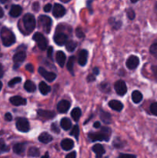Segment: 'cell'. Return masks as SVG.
Returning a JSON list of instances; mask_svg holds the SVG:
<instances>
[{"mask_svg": "<svg viewBox=\"0 0 157 158\" xmlns=\"http://www.w3.org/2000/svg\"><path fill=\"white\" fill-rule=\"evenodd\" d=\"M22 12V9L21 6H18V5H12L10 11H9V15L12 17L16 18L21 15Z\"/></svg>", "mask_w": 157, "mask_h": 158, "instance_id": "cell-17", "label": "cell"}, {"mask_svg": "<svg viewBox=\"0 0 157 158\" xmlns=\"http://www.w3.org/2000/svg\"><path fill=\"white\" fill-rule=\"evenodd\" d=\"M149 52L153 56L157 58V41H155V43L151 45L150 48H149Z\"/></svg>", "mask_w": 157, "mask_h": 158, "instance_id": "cell-34", "label": "cell"}, {"mask_svg": "<svg viewBox=\"0 0 157 158\" xmlns=\"http://www.w3.org/2000/svg\"><path fill=\"white\" fill-rule=\"evenodd\" d=\"M2 41L5 46H10L13 45L15 42V36L13 32L9 29L3 27L0 32Z\"/></svg>", "mask_w": 157, "mask_h": 158, "instance_id": "cell-2", "label": "cell"}, {"mask_svg": "<svg viewBox=\"0 0 157 158\" xmlns=\"http://www.w3.org/2000/svg\"><path fill=\"white\" fill-rule=\"evenodd\" d=\"M71 0H61V2H65V3H66V2H70Z\"/></svg>", "mask_w": 157, "mask_h": 158, "instance_id": "cell-57", "label": "cell"}, {"mask_svg": "<svg viewBox=\"0 0 157 158\" xmlns=\"http://www.w3.org/2000/svg\"><path fill=\"white\" fill-rule=\"evenodd\" d=\"M139 64V59L136 56L132 55L127 59L126 61V66L129 69H136L137 66Z\"/></svg>", "mask_w": 157, "mask_h": 158, "instance_id": "cell-9", "label": "cell"}, {"mask_svg": "<svg viewBox=\"0 0 157 158\" xmlns=\"http://www.w3.org/2000/svg\"><path fill=\"white\" fill-rule=\"evenodd\" d=\"M51 130H52V132L55 133V134H59L60 129L58 126L56 125V123H52L51 125Z\"/></svg>", "mask_w": 157, "mask_h": 158, "instance_id": "cell-40", "label": "cell"}, {"mask_svg": "<svg viewBox=\"0 0 157 158\" xmlns=\"http://www.w3.org/2000/svg\"><path fill=\"white\" fill-rule=\"evenodd\" d=\"M61 147L64 151H70L73 148L74 142L71 139H64V140H62Z\"/></svg>", "mask_w": 157, "mask_h": 158, "instance_id": "cell-19", "label": "cell"}, {"mask_svg": "<svg viewBox=\"0 0 157 158\" xmlns=\"http://www.w3.org/2000/svg\"><path fill=\"white\" fill-rule=\"evenodd\" d=\"M52 52H53V49H52V46H49L48 48V50H47V55L49 58H50L51 60H52Z\"/></svg>", "mask_w": 157, "mask_h": 158, "instance_id": "cell-43", "label": "cell"}, {"mask_svg": "<svg viewBox=\"0 0 157 158\" xmlns=\"http://www.w3.org/2000/svg\"><path fill=\"white\" fill-rule=\"evenodd\" d=\"M33 40H35L38 44V48L41 50H45L47 48V40H46V37L40 32H35L32 36Z\"/></svg>", "mask_w": 157, "mask_h": 158, "instance_id": "cell-5", "label": "cell"}, {"mask_svg": "<svg viewBox=\"0 0 157 158\" xmlns=\"http://www.w3.org/2000/svg\"><path fill=\"white\" fill-rule=\"evenodd\" d=\"M32 9H33L34 11H35V12H38V9H39V4H38V2H34L33 5H32Z\"/></svg>", "mask_w": 157, "mask_h": 158, "instance_id": "cell-44", "label": "cell"}, {"mask_svg": "<svg viewBox=\"0 0 157 158\" xmlns=\"http://www.w3.org/2000/svg\"><path fill=\"white\" fill-rule=\"evenodd\" d=\"M155 12L157 13V2L155 3Z\"/></svg>", "mask_w": 157, "mask_h": 158, "instance_id": "cell-58", "label": "cell"}, {"mask_svg": "<svg viewBox=\"0 0 157 158\" xmlns=\"http://www.w3.org/2000/svg\"><path fill=\"white\" fill-rule=\"evenodd\" d=\"M75 35H76V36L78 37V38H83V37L85 36V34L84 32H83V31L82 30L81 28H77L76 30H75Z\"/></svg>", "mask_w": 157, "mask_h": 158, "instance_id": "cell-38", "label": "cell"}, {"mask_svg": "<svg viewBox=\"0 0 157 158\" xmlns=\"http://www.w3.org/2000/svg\"><path fill=\"white\" fill-rule=\"evenodd\" d=\"M22 22L25 29L27 31V32L30 33V32H32L34 30L35 27V19L33 15L30 13L26 14L23 16Z\"/></svg>", "mask_w": 157, "mask_h": 158, "instance_id": "cell-3", "label": "cell"}, {"mask_svg": "<svg viewBox=\"0 0 157 158\" xmlns=\"http://www.w3.org/2000/svg\"><path fill=\"white\" fill-rule=\"evenodd\" d=\"M75 56H70L69 57V60L67 62V64H66V66H67V69L69 72L71 73V74L73 75V66H74V63H75Z\"/></svg>", "mask_w": 157, "mask_h": 158, "instance_id": "cell-30", "label": "cell"}, {"mask_svg": "<svg viewBox=\"0 0 157 158\" xmlns=\"http://www.w3.org/2000/svg\"><path fill=\"white\" fill-rule=\"evenodd\" d=\"M5 119H6V120H7V121H11V120H12V114H9V113L6 114V115H5Z\"/></svg>", "mask_w": 157, "mask_h": 158, "instance_id": "cell-49", "label": "cell"}, {"mask_svg": "<svg viewBox=\"0 0 157 158\" xmlns=\"http://www.w3.org/2000/svg\"><path fill=\"white\" fill-rule=\"evenodd\" d=\"M37 114L42 118L46 119V120H51L54 118L55 116V113L51 110H38Z\"/></svg>", "mask_w": 157, "mask_h": 158, "instance_id": "cell-13", "label": "cell"}, {"mask_svg": "<svg viewBox=\"0 0 157 158\" xmlns=\"http://www.w3.org/2000/svg\"><path fill=\"white\" fill-rule=\"evenodd\" d=\"M70 108V103L67 100H61L57 105V110L60 114H65L67 112Z\"/></svg>", "mask_w": 157, "mask_h": 158, "instance_id": "cell-14", "label": "cell"}, {"mask_svg": "<svg viewBox=\"0 0 157 158\" xmlns=\"http://www.w3.org/2000/svg\"><path fill=\"white\" fill-rule=\"evenodd\" d=\"M40 154L39 150L36 148H30L29 149V151H28V156L29 157H38Z\"/></svg>", "mask_w": 157, "mask_h": 158, "instance_id": "cell-32", "label": "cell"}, {"mask_svg": "<svg viewBox=\"0 0 157 158\" xmlns=\"http://www.w3.org/2000/svg\"><path fill=\"white\" fill-rule=\"evenodd\" d=\"M9 148L6 144L3 139H0V151H9Z\"/></svg>", "mask_w": 157, "mask_h": 158, "instance_id": "cell-36", "label": "cell"}, {"mask_svg": "<svg viewBox=\"0 0 157 158\" xmlns=\"http://www.w3.org/2000/svg\"><path fill=\"white\" fill-rule=\"evenodd\" d=\"M109 106L113 110L115 111H121L123 109V104L119 100H112L111 101L109 102Z\"/></svg>", "mask_w": 157, "mask_h": 158, "instance_id": "cell-18", "label": "cell"}, {"mask_svg": "<svg viewBox=\"0 0 157 158\" xmlns=\"http://www.w3.org/2000/svg\"><path fill=\"white\" fill-rule=\"evenodd\" d=\"M38 140L43 143H50V142L52 141V136H51L50 134H48V133L43 132L38 136Z\"/></svg>", "mask_w": 157, "mask_h": 158, "instance_id": "cell-22", "label": "cell"}, {"mask_svg": "<svg viewBox=\"0 0 157 158\" xmlns=\"http://www.w3.org/2000/svg\"><path fill=\"white\" fill-rule=\"evenodd\" d=\"M127 16L129 17V19H131V20L134 19V18H135V12H134L132 9H129L127 10Z\"/></svg>", "mask_w": 157, "mask_h": 158, "instance_id": "cell-39", "label": "cell"}, {"mask_svg": "<svg viewBox=\"0 0 157 158\" xmlns=\"http://www.w3.org/2000/svg\"><path fill=\"white\" fill-rule=\"evenodd\" d=\"M3 74H4V71H3L2 66L0 64V78H2L3 77Z\"/></svg>", "mask_w": 157, "mask_h": 158, "instance_id": "cell-51", "label": "cell"}, {"mask_svg": "<svg viewBox=\"0 0 157 158\" xmlns=\"http://www.w3.org/2000/svg\"><path fill=\"white\" fill-rule=\"evenodd\" d=\"M24 88L26 91H28V92L29 93L35 92V89H36L35 83H34L32 81H31V80H27V81L25 83Z\"/></svg>", "mask_w": 157, "mask_h": 158, "instance_id": "cell-27", "label": "cell"}, {"mask_svg": "<svg viewBox=\"0 0 157 158\" xmlns=\"http://www.w3.org/2000/svg\"><path fill=\"white\" fill-rule=\"evenodd\" d=\"M119 158H136L135 155L132 154H122L119 155Z\"/></svg>", "mask_w": 157, "mask_h": 158, "instance_id": "cell-42", "label": "cell"}, {"mask_svg": "<svg viewBox=\"0 0 157 158\" xmlns=\"http://www.w3.org/2000/svg\"><path fill=\"white\" fill-rule=\"evenodd\" d=\"M114 88H115L116 94L119 96H124L127 92V86L123 80H118L117 82H115Z\"/></svg>", "mask_w": 157, "mask_h": 158, "instance_id": "cell-7", "label": "cell"}, {"mask_svg": "<svg viewBox=\"0 0 157 158\" xmlns=\"http://www.w3.org/2000/svg\"><path fill=\"white\" fill-rule=\"evenodd\" d=\"M10 103L14 106H24L27 103V100L25 98L19 97V96H14L12 97L9 100Z\"/></svg>", "mask_w": 157, "mask_h": 158, "instance_id": "cell-15", "label": "cell"}, {"mask_svg": "<svg viewBox=\"0 0 157 158\" xmlns=\"http://www.w3.org/2000/svg\"><path fill=\"white\" fill-rule=\"evenodd\" d=\"M132 100L135 103H139L143 100V94L139 90H134L132 94Z\"/></svg>", "mask_w": 157, "mask_h": 158, "instance_id": "cell-26", "label": "cell"}, {"mask_svg": "<svg viewBox=\"0 0 157 158\" xmlns=\"http://www.w3.org/2000/svg\"><path fill=\"white\" fill-rule=\"evenodd\" d=\"M38 89H39L40 93H41L42 95H47V94L51 91L50 86H48V85L43 81L40 82L39 83V85H38Z\"/></svg>", "mask_w": 157, "mask_h": 158, "instance_id": "cell-23", "label": "cell"}, {"mask_svg": "<svg viewBox=\"0 0 157 158\" xmlns=\"http://www.w3.org/2000/svg\"><path fill=\"white\" fill-rule=\"evenodd\" d=\"M26 69H27L28 71H29L30 73L34 72V67L32 64H27L26 66Z\"/></svg>", "mask_w": 157, "mask_h": 158, "instance_id": "cell-45", "label": "cell"}, {"mask_svg": "<svg viewBox=\"0 0 157 158\" xmlns=\"http://www.w3.org/2000/svg\"><path fill=\"white\" fill-rule=\"evenodd\" d=\"M139 0H131V2H132V3H135V2H137Z\"/></svg>", "mask_w": 157, "mask_h": 158, "instance_id": "cell-59", "label": "cell"}, {"mask_svg": "<svg viewBox=\"0 0 157 158\" xmlns=\"http://www.w3.org/2000/svg\"><path fill=\"white\" fill-rule=\"evenodd\" d=\"M44 11L46 12H50V10L51 9H52V5L51 4H47V5H46V6H44Z\"/></svg>", "mask_w": 157, "mask_h": 158, "instance_id": "cell-47", "label": "cell"}, {"mask_svg": "<svg viewBox=\"0 0 157 158\" xmlns=\"http://www.w3.org/2000/svg\"><path fill=\"white\" fill-rule=\"evenodd\" d=\"M152 71L153 73L155 78L157 80V66H152Z\"/></svg>", "mask_w": 157, "mask_h": 158, "instance_id": "cell-48", "label": "cell"}, {"mask_svg": "<svg viewBox=\"0 0 157 158\" xmlns=\"http://www.w3.org/2000/svg\"><path fill=\"white\" fill-rule=\"evenodd\" d=\"M60 125L61 127L62 128L64 131H69L71 127H72V122L69 118H62L60 121Z\"/></svg>", "mask_w": 157, "mask_h": 158, "instance_id": "cell-24", "label": "cell"}, {"mask_svg": "<svg viewBox=\"0 0 157 158\" xmlns=\"http://www.w3.org/2000/svg\"><path fill=\"white\" fill-rule=\"evenodd\" d=\"M21 81H22V78H21V77H15V78H13V79H12V80H11L9 82L8 85H9V86L12 87V86H13L14 85L16 84V83H20V82H21Z\"/></svg>", "mask_w": 157, "mask_h": 158, "instance_id": "cell-35", "label": "cell"}, {"mask_svg": "<svg viewBox=\"0 0 157 158\" xmlns=\"http://www.w3.org/2000/svg\"><path fill=\"white\" fill-rule=\"evenodd\" d=\"M150 111L153 115L157 116V103H153L151 104Z\"/></svg>", "mask_w": 157, "mask_h": 158, "instance_id": "cell-37", "label": "cell"}, {"mask_svg": "<svg viewBox=\"0 0 157 158\" xmlns=\"http://www.w3.org/2000/svg\"><path fill=\"white\" fill-rule=\"evenodd\" d=\"M66 9H65L62 5L58 4V3L54 5L53 9H52V15H53L55 18L62 17L63 15L66 14Z\"/></svg>", "mask_w": 157, "mask_h": 158, "instance_id": "cell-10", "label": "cell"}, {"mask_svg": "<svg viewBox=\"0 0 157 158\" xmlns=\"http://www.w3.org/2000/svg\"><path fill=\"white\" fill-rule=\"evenodd\" d=\"M81 115H82L81 110L78 107L74 108V109L72 110V112H71V117H72V118L73 119L75 122L78 121Z\"/></svg>", "mask_w": 157, "mask_h": 158, "instance_id": "cell-28", "label": "cell"}, {"mask_svg": "<svg viewBox=\"0 0 157 158\" xmlns=\"http://www.w3.org/2000/svg\"><path fill=\"white\" fill-rule=\"evenodd\" d=\"M38 73L43 77V78L46 79L48 82H52L55 80L56 78V74L52 72H49L46 69H45L43 67H39L38 69Z\"/></svg>", "mask_w": 157, "mask_h": 158, "instance_id": "cell-8", "label": "cell"}, {"mask_svg": "<svg viewBox=\"0 0 157 158\" xmlns=\"http://www.w3.org/2000/svg\"><path fill=\"white\" fill-rule=\"evenodd\" d=\"M77 46V43H75V41H72V40H69V41H67L66 43V48L67 49V51L69 52H73Z\"/></svg>", "mask_w": 157, "mask_h": 158, "instance_id": "cell-31", "label": "cell"}, {"mask_svg": "<svg viewBox=\"0 0 157 158\" xmlns=\"http://www.w3.org/2000/svg\"><path fill=\"white\" fill-rule=\"evenodd\" d=\"M16 128L20 132L26 133L30 129V125L26 118H18L16 120Z\"/></svg>", "mask_w": 157, "mask_h": 158, "instance_id": "cell-6", "label": "cell"}, {"mask_svg": "<svg viewBox=\"0 0 157 158\" xmlns=\"http://www.w3.org/2000/svg\"><path fill=\"white\" fill-rule=\"evenodd\" d=\"M100 118L105 123H109L111 122V115L109 113H106L105 111H101Z\"/></svg>", "mask_w": 157, "mask_h": 158, "instance_id": "cell-29", "label": "cell"}, {"mask_svg": "<svg viewBox=\"0 0 157 158\" xmlns=\"http://www.w3.org/2000/svg\"><path fill=\"white\" fill-rule=\"evenodd\" d=\"M93 127L95 128H99V127H100V123L99 122H95V123H94V124H93Z\"/></svg>", "mask_w": 157, "mask_h": 158, "instance_id": "cell-53", "label": "cell"}, {"mask_svg": "<svg viewBox=\"0 0 157 158\" xmlns=\"http://www.w3.org/2000/svg\"><path fill=\"white\" fill-rule=\"evenodd\" d=\"M110 134L111 131L109 128L103 127L100 132L89 133L88 137L92 141H98V140L109 141V138H110Z\"/></svg>", "mask_w": 157, "mask_h": 158, "instance_id": "cell-1", "label": "cell"}, {"mask_svg": "<svg viewBox=\"0 0 157 158\" xmlns=\"http://www.w3.org/2000/svg\"><path fill=\"white\" fill-rule=\"evenodd\" d=\"M41 158H49V154L48 153H46V154H45L44 156H42Z\"/></svg>", "mask_w": 157, "mask_h": 158, "instance_id": "cell-55", "label": "cell"}, {"mask_svg": "<svg viewBox=\"0 0 157 158\" xmlns=\"http://www.w3.org/2000/svg\"><path fill=\"white\" fill-rule=\"evenodd\" d=\"M67 35L63 32H57L54 36V41L58 46H63L67 42Z\"/></svg>", "mask_w": 157, "mask_h": 158, "instance_id": "cell-11", "label": "cell"}, {"mask_svg": "<svg viewBox=\"0 0 157 158\" xmlns=\"http://www.w3.org/2000/svg\"><path fill=\"white\" fill-rule=\"evenodd\" d=\"M4 16V11L2 9V7H0V18H2Z\"/></svg>", "mask_w": 157, "mask_h": 158, "instance_id": "cell-54", "label": "cell"}, {"mask_svg": "<svg viewBox=\"0 0 157 158\" xmlns=\"http://www.w3.org/2000/svg\"><path fill=\"white\" fill-rule=\"evenodd\" d=\"M101 89L102 90L104 91V92H106V91L110 90V88H109V86L107 84V83H102L101 84Z\"/></svg>", "mask_w": 157, "mask_h": 158, "instance_id": "cell-41", "label": "cell"}, {"mask_svg": "<svg viewBox=\"0 0 157 158\" xmlns=\"http://www.w3.org/2000/svg\"><path fill=\"white\" fill-rule=\"evenodd\" d=\"M55 60H56V62L58 63V64L59 65L60 67H63L66 63V55L62 51H58L56 52V55H55Z\"/></svg>", "mask_w": 157, "mask_h": 158, "instance_id": "cell-20", "label": "cell"}, {"mask_svg": "<svg viewBox=\"0 0 157 158\" xmlns=\"http://www.w3.org/2000/svg\"><path fill=\"white\" fill-rule=\"evenodd\" d=\"M8 1H9V0H0V2L2 3V4H5V3L7 2Z\"/></svg>", "mask_w": 157, "mask_h": 158, "instance_id": "cell-56", "label": "cell"}, {"mask_svg": "<svg viewBox=\"0 0 157 158\" xmlns=\"http://www.w3.org/2000/svg\"><path fill=\"white\" fill-rule=\"evenodd\" d=\"M75 157H76V153H75V151H72V152L69 153V154H68L66 157V158H75Z\"/></svg>", "mask_w": 157, "mask_h": 158, "instance_id": "cell-46", "label": "cell"}, {"mask_svg": "<svg viewBox=\"0 0 157 158\" xmlns=\"http://www.w3.org/2000/svg\"><path fill=\"white\" fill-rule=\"evenodd\" d=\"M95 77H94V76L92 75V74H89V75L88 76V77H87V80H88V82H92V81H95Z\"/></svg>", "mask_w": 157, "mask_h": 158, "instance_id": "cell-50", "label": "cell"}, {"mask_svg": "<svg viewBox=\"0 0 157 158\" xmlns=\"http://www.w3.org/2000/svg\"><path fill=\"white\" fill-rule=\"evenodd\" d=\"M26 149V144L25 143H16L13 146V151L16 154H22Z\"/></svg>", "mask_w": 157, "mask_h": 158, "instance_id": "cell-25", "label": "cell"}, {"mask_svg": "<svg viewBox=\"0 0 157 158\" xmlns=\"http://www.w3.org/2000/svg\"><path fill=\"white\" fill-rule=\"evenodd\" d=\"M2 83L1 81H0V90L2 89Z\"/></svg>", "mask_w": 157, "mask_h": 158, "instance_id": "cell-60", "label": "cell"}, {"mask_svg": "<svg viewBox=\"0 0 157 158\" xmlns=\"http://www.w3.org/2000/svg\"><path fill=\"white\" fill-rule=\"evenodd\" d=\"M38 23L46 33L50 32L51 26H52V19H51L50 17L44 15H40L38 17Z\"/></svg>", "mask_w": 157, "mask_h": 158, "instance_id": "cell-4", "label": "cell"}, {"mask_svg": "<svg viewBox=\"0 0 157 158\" xmlns=\"http://www.w3.org/2000/svg\"><path fill=\"white\" fill-rule=\"evenodd\" d=\"M88 60V51L86 49H83L80 51L78 57V63L80 66H84L86 64Z\"/></svg>", "mask_w": 157, "mask_h": 158, "instance_id": "cell-16", "label": "cell"}, {"mask_svg": "<svg viewBox=\"0 0 157 158\" xmlns=\"http://www.w3.org/2000/svg\"><path fill=\"white\" fill-rule=\"evenodd\" d=\"M70 135L73 136L76 140H78V135H79V127H78V125H75V126L72 127V131L70 132Z\"/></svg>", "mask_w": 157, "mask_h": 158, "instance_id": "cell-33", "label": "cell"}, {"mask_svg": "<svg viewBox=\"0 0 157 158\" xmlns=\"http://www.w3.org/2000/svg\"><path fill=\"white\" fill-rule=\"evenodd\" d=\"M26 58V52H23V51H20L18 52L17 53H15L13 56V61L15 63V68H18V66H19L20 63H22Z\"/></svg>", "mask_w": 157, "mask_h": 158, "instance_id": "cell-12", "label": "cell"}, {"mask_svg": "<svg viewBox=\"0 0 157 158\" xmlns=\"http://www.w3.org/2000/svg\"><path fill=\"white\" fill-rule=\"evenodd\" d=\"M92 151L96 154V158H103V155L105 154V149L103 145L97 143L92 147Z\"/></svg>", "mask_w": 157, "mask_h": 158, "instance_id": "cell-21", "label": "cell"}, {"mask_svg": "<svg viewBox=\"0 0 157 158\" xmlns=\"http://www.w3.org/2000/svg\"><path fill=\"white\" fill-rule=\"evenodd\" d=\"M92 72H93V73L95 74V75H99V69L97 67L94 68Z\"/></svg>", "mask_w": 157, "mask_h": 158, "instance_id": "cell-52", "label": "cell"}]
</instances>
